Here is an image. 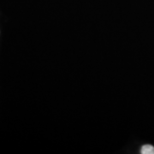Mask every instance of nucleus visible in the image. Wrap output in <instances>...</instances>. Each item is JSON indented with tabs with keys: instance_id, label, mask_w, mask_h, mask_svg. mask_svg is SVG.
<instances>
[{
	"instance_id": "obj_1",
	"label": "nucleus",
	"mask_w": 154,
	"mask_h": 154,
	"mask_svg": "<svg viewBox=\"0 0 154 154\" xmlns=\"http://www.w3.org/2000/svg\"><path fill=\"white\" fill-rule=\"evenodd\" d=\"M140 152L142 154H154V146L152 145H145L141 147Z\"/></svg>"
}]
</instances>
